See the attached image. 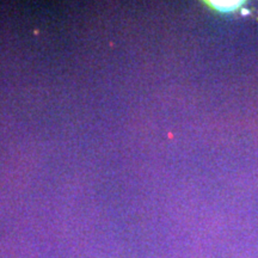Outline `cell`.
Here are the masks:
<instances>
[{
  "mask_svg": "<svg viewBox=\"0 0 258 258\" xmlns=\"http://www.w3.org/2000/svg\"><path fill=\"white\" fill-rule=\"evenodd\" d=\"M212 6H214L218 11L221 12H228V11H233L234 9L238 8L239 3H227V2H212L211 3Z\"/></svg>",
  "mask_w": 258,
  "mask_h": 258,
  "instance_id": "obj_1",
  "label": "cell"
}]
</instances>
